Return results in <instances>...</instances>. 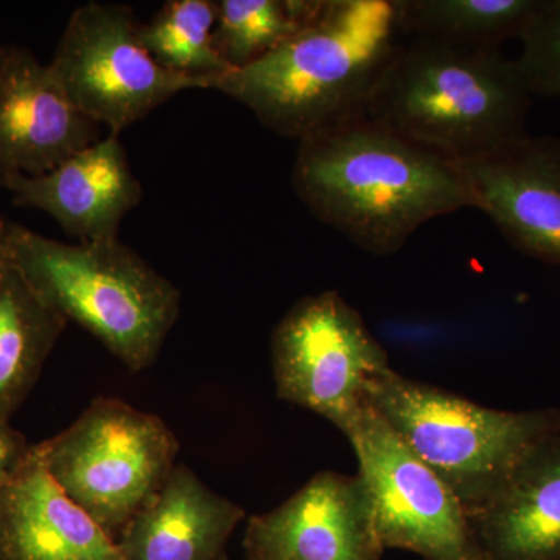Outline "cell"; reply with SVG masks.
I'll return each instance as SVG.
<instances>
[{"label": "cell", "mask_w": 560, "mask_h": 560, "mask_svg": "<svg viewBox=\"0 0 560 560\" xmlns=\"http://www.w3.org/2000/svg\"><path fill=\"white\" fill-rule=\"evenodd\" d=\"M9 223L0 219V270L9 264Z\"/></svg>", "instance_id": "obj_23"}, {"label": "cell", "mask_w": 560, "mask_h": 560, "mask_svg": "<svg viewBox=\"0 0 560 560\" xmlns=\"http://www.w3.org/2000/svg\"><path fill=\"white\" fill-rule=\"evenodd\" d=\"M33 445L24 434L10 425V420L0 419V488L22 469L31 458Z\"/></svg>", "instance_id": "obj_22"}, {"label": "cell", "mask_w": 560, "mask_h": 560, "mask_svg": "<svg viewBox=\"0 0 560 560\" xmlns=\"http://www.w3.org/2000/svg\"><path fill=\"white\" fill-rule=\"evenodd\" d=\"M399 36L393 0H319L296 35L221 77L215 91L268 130L300 142L366 109Z\"/></svg>", "instance_id": "obj_2"}, {"label": "cell", "mask_w": 560, "mask_h": 560, "mask_svg": "<svg viewBox=\"0 0 560 560\" xmlns=\"http://www.w3.org/2000/svg\"><path fill=\"white\" fill-rule=\"evenodd\" d=\"M514 66L529 95L560 98V0H537Z\"/></svg>", "instance_id": "obj_21"}, {"label": "cell", "mask_w": 560, "mask_h": 560, "mask_svg": "<svg viewBox=\"0 0 560 560\" xmlns=\"http://www.w3.org/2000/svg\"><path fill=\"white\" fill-rule=\"evenodd\" d=\"M243 518L238 504L180 464L125 526L117 547L124 560H228V541Z\"/></svg>", "instance_id": "obj_15"}, {"label": "cell", "mask_w": 560, "mask_h": 560, "mask_svg": "<svg viewBox=\"0 0 560 560\" xmlns=\"http://www.w3.org/2000/svg\"><path fill=\"white\" fill-rule=\"evenodd\" d=\"M35 447L66 495L117 540L171 477L179 442L160 416L97 397L69 429Z\"/></svg>", "instance_id": "obj_6"}, {"label": "cell", "mask_w": 560, "mask_h": 560, "mask_svg": "<svg viewBox=\"0 0 560 560\" xmlns=\"http://www.w3.org/2000/svg\"><path fill=\"white\" fill-rule=\"evenodd\" d=\"M319 0H219L213 43L231 70L248 68L304 27Z\"/></svg>", "instance_id": "obj_20"}, {"label": "cell", "mask_w": 560, "mask_h": 560, "mask_svg": "<svg viewBox=\"0 0 560 560\" xmlns=\"http://www.w3.org/2000/svg\"><path fill=\"white\" fill-rule=\"evenodd\" d=\"M530 95L500 49L410 38L394 51L366 113L459 164L528 138Z\"/></svg>", "instance_id": "obj_3"}, {"label": "cell", "mask_w": 560, "mask_h": 560, "mask_svg": "<svg viewBox=\"0 0 560 560\" xmlns=\"http://www.w3.org/2000/svg\"><path fill=\"white\" fill-rule=\"evenodd\" d=\"M537 0H393L401 36L500 49L518 38Z\"/></svg>", "instance_id": "obj_18"}, {"label": "cell", "mask_w": 560, "mask_h": 560, "mask_svg": "<svg viewBox=\"0 0 560 560\" xmlns=\"http://www.w3.org/2000/svg\"><path fill=\"white\" fill-rule=\"evenodd\" d=\"M243 547L246 560H382L385 551L359 474L330 470L250 517Z\"/></svg>", "instance_id": "obj_10"}, {"label": "cell", "mask_w": 560, "mask_h": 560, "mask_svg": "<svg viewBox=\"0 0 560 560\" xmlns=\"http://www.w3.org/2000/svg\"><path fill=\"white\" fill-rule=\"evenodd\" d=\"M0 189L14 205L49 213L79 242L119 238L121 221L143 197L124 143L110 132L46 175L0 173Z\"/></svg>", "instance_id": "obj_13"}, {"label": "cell", "mask_w": 560, "mask_h": 560, "mask_svg": "<svg viewBox=\"0 0 560 560\" xmlns=\"http://www.w3.org/2000/svg\"><path fill=\"white\" fill-rule=\"evenodd\" d=\"M279 399L323 416L341 433L368 405V389L390 370L388 352L338 291L302 298L271 338Z\"/></svg>", "instance_id": "obj_7"}, {"label": "cell", "mask_w": 560, "mask_h": 560, "mask_svg": "<svg viewBox=\"0 0 560 560\" xmlns=\"http://www.w3.org/2000/svg\"><path fill=\"white\" fill-rule=\"evenodd\" d=\"M0 560H124L117 541L31 458L0 488Z\"/></svg>", "instance_id": "obj_14"}, {"label": "cell", "mask_w": 560, "mask_h": 560, "mask_svg": "<svg viewBox=\"0 0 560 560\" xmlns=\"http://www.w3.org/2000/svg\"><path fill=\"white\" fill-rule=\"evenodd\" d=\"M50 65L31 50L0 46V173L46 175L102 139Z\"/></svg>", "instance_id": "obj_12"}, {"label": "cell", "mask_w": 560, "mask_h": 560, "mask_svg": "<svg viewBox=\"0 0 560 560\" xmlns=\"http://www.w3.org/2000/svg\"><path fill=\"white\" fill-rule=\"evenodd\" d=\"M66 324L9 260L0 270V419L31 394Z\"/></svg>", "instance_id": "obj_17"}, {"label": "cell", "mask_w": 560, "mask_h": 560, "mask_svg": "<svg viewBox=\"0 0 560 560\" xmlns=\"http://www.w3.org/2000/svg\"><path fill=\"white\" fill-rule=\"evenodd\" d=\"M298 198L372 256L399 253L423 224L470 208L453 162L397 135L366 109L300 140Z\"/></svg>", "instance_id": "obj_1"}, {"label": "cell", "mask_w": 560, "mask_h": 560, "mask_svg": "<svg viewBox=\"0 0 560 560\" xmlns=\"http://www.w3.org/2000/svg\"><path fill=\"white\" fill-rule=\"evenodd\" d=\"M481 210L514 248L560 267V140L528 138L456 164Z\"/></svg>", "instance_id": "obj_11"}, {"label": "cell", "mask_w": 560, "mask_h": 560, "mask_svg": "<svg viewBox=\"0 0 560 560\" xmlns=\"http://www.w3.org/2000/svg\"><path fill=\"white\" fill-rule=\"evenodd\" d=\"M480 560H560V433L470 515Z\"/></svg>", "instance_id": "obj_16"}, {"label": "cell", "mask_w": 560, "mask_h": 560, "mask_svg": "<svg viewBox=\"0 0 560 560\" xmlns=\"http://www.w3.org/2000/svg\"><path fill=\"white\" fill-rule=\"evenodd\" d=\"M217 2L168 0L147 24H139V38L162 68L190 79L217 81L231 72L213 43Z\"/></svg>", "instance_id": "obj_19"}, {"label": "cell", "mask_w": 560, "mask_h": 560, "mask_svg": "<svg viewBox=\"0 0 560 560\" xmlns=\"http://www.w3.org/2000/svg\"><path fill=\"white\" fill-rule=\"evenodd\" d=\"M49 65L73 105L117 136L179 92L212 90L158 65L121 3L92 0L73 11Z\"/></svg>", "instance_id": "obj_8"}, {"label": "cell", "mask_w": 560, "mask_h": 560, "mask_svg": "<svg viewBox=\"0 0 560 560\" xmlns=\"http://www.w3.org/2000/svg\"><path fill=\"white\" fill-rule=\"evenodd\" d=\"M383 547L423 560H480L470 515L368 401L345 431Z\"/></svg>", "instance_id": "obj_9"}, {"label": "cell", "mask_w": 560, "mask_h": 560, "mask_svg": "<svg viewBox=\"0 0 560 560\" xmlns=\"http://www.w3.org/2000/svg\"><path fill=\"white\" fill-rule=\"evenodd\" d=\"M368 401L469 515L500 492L530 453L560 433L558 408L493 410L393 368L372 383Z\"/></svg>", "instance_id": "obj_5"}, {"label": "cell", "mask_w": 560, "mask_h": 560, "mask_svg": "<svg viewBox=\"0 0 560 560\" xmlns=\"http://www.w3.org/2000/svg\"><path fill=\"white\" fill-rule=\"evenodd\" d=\"M11 264L66 320L130 371L150 368L179 316L180 293L119 238L62 243L9 223Z\"/></svg>", "instance_id": "obj_4"}]
</instances>
